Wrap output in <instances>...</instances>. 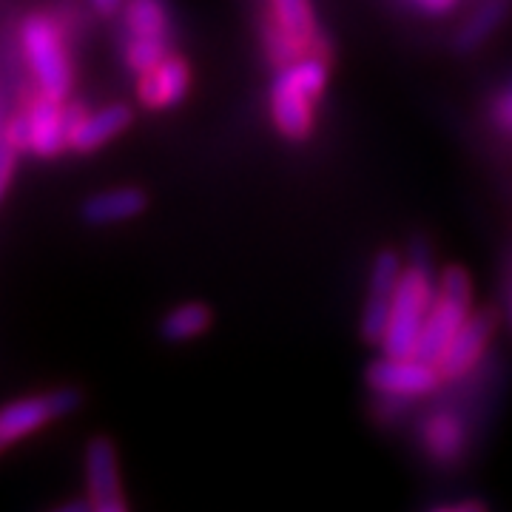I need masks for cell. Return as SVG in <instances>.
I'll return each instance as SVG.
<instances>
[{"label":"cell","instance_id":"cell-1","mask_svg":"<svg viewBox=\"0 0 512 512\" xmlns=\"http://www.w3.org/2000/svg\"><path fill=\"white\" fill-rule=\"evenodd\" d=\"M407 259L410 262L404 265L402 279H399L393 311H390V325H387L382 342V353L387 356H416L427 313L439 293L433 254L424 239H413Z\"/></svg>","mask_w":512,"mask_h":512},{"label":"cell","instance_id":"cell-2","mask_svg":"<svg viewBox=\"0 0 512 512\" xmlns=\"http://www.w3.org/2000/svg\"><path fill=\"white\" fill-rule=\"evenodd\" d=\"M328 86V60L305 55L282 66L271 83V114L276 131L291 140L305 143L313 134V100H319Z\"/></svg>","mask_w":512,"mask_h":512},{"label":"cell","instance_id":"cell-3","mask_svg":"<svg viewBox=\"0 0 512 512\" xmlns=\"http://www.w3.org/2000/svg\"><path fill=\"white\" fill-rule=\"evenodd\" d=\"M470 313H473V282H470V276L461 268H447L439 276V293H436V302L427 313L416 356L424 362L439 365L441 353L447 350L458 328L470 319Z\"/></svg>","mask_w":512,"mask_h":512},{"label":"cell","instance_id":"cell-4","mask_svg":"<svg viewBox=\"0 0 512 512\" xmlns=\"http://www.w3.org/2000/svg\"><path fill=\"white\" fill-rule=\"evenodd\" d=\"M20 37H23V52L35 72L40 92L66 100L72 89V69H69L66 46L55 23L43 15H32L23 20Z\"/></svg>","mask_w":512,"mask_h":512},{"label":"cell","instance_id":"cell-5","mask_svg":"<svg viewBox=\"0 0 512 512\" xmlns=\"http://www.w3.org/2000/svg\"><path fill=\"white\" fill-rule=\"evenodd\" d=\"M80 404H83V393L77 387H57L52 393L26 396L0 407V453L9 450L15 441L46 427L49 421L72 416L74 410H80Z\"/></svg>","mask_w":512,"mask_h":512},{"label":"cell","instance_id":"cell-6","mask_svg":"<svg viewBox=\"0 0 512 512\" xmlns=\"http://www.w3.org/2000/svg\"><path fill=\"white\" fill-rule=\"evenodd\" d=\"M402 256L390 248H382L379 254L373 256V265H370V279H367V296L365 308H362V339L367 345H376L382 348L384 333L390 325V311H393V299H396V288H399V279H402Z\"/></svg>","mask_w":512,"mask_h":512},{"label":"cell","instance_id":"cell-7","mask_svg":"<svg viewBox=\"0 0 512 512\" xmlns=\"http://www.w3.org/2000/svg\"><path fill=\"white\" fill-rule=\"evenodd\" d=\"M441 376L439 365L424 362L419 356H387L370 362L365 370V382L379 396H399V399H416L433 393Z\"/></svg>","mask_w":512,"mask_h":512},{"label":"cell","instance_id":"cell-8","mask_svg":"<svg viewBox=\"0 0 512 512\" xmlns=\"http://www.w3.org/2000/svg\"><path fill=\"white\" fill-rule=\"evenodd\" d=\"M86 487H89L94 512L128 510L123 484H120V467H117V447L109 436H94L86 444Z\"/></svg>","mask_w":512,"mask_h":512},{"label":"cell","instance_id":"cell-9","mask_svg":"<svg viewBox=\"0 0 512 512\" xmlns=\"http://www.w3.org/2000/svg\"><path fill=\"white\" fill-rule=\"evenodd\" d=\"M495 319L493 311H478L470 313V319L458 328V333L450 339L447 350L441 353L439 370L444 379H458L464 373H470L478 365V359L484 356V350L493 339Z\"/></svg>","mask_w":512,"mask_h":512},{"label":"cell","instance_id":"cell-10","mask_svg":"<svg viewBox=\"0 0 512 512\" xmlns=\"http://www.w3.org/2000/svg\"><path fill=\"white\" fill-rule=\"evenodd\" d=\"M140 103L151 111H163L180 106L191 86V69L183 57L165 55L154 69L140 74Z\"/></svg>","mask_w":512,"mask_h":512},{"label":"cell","instance_id":"cell-11","mask_svg":"<svg viewBox=\"0 0 512 512\" xmlns=\"http://www.w3.org/2000/svg\"><path fill=\"white\" fill-rule=\"evenodd\" d=\"M146 208V191L134 188V185H123V188H109V191H100V194L89 197V200L83 202V208H80V217H83L86 225L109 228V225L137 220Z\"/></svg>","mask_w":512,"mask_h":512},{"label":"cell","instance_id":"cell-12","mask_svg":"<svg viewBox=\"0 0 512 512\" xmlns=\"http://www.w3.org/2000/svg\"><path fill=\"white\" fill-rule=\"evenodd\" d=\"M29 123H32V154L37 157H57L69 148V128L63 117V100L40 94L29 106Z\"/></svg>","mask_w":512,"mask_h":512},{"label":"cell","instance_id":"cell-13","mask_svg":"<svg viewBox=\"0 0 512 512\" xmlns=\"http://www.w3.org/2000/svg\"><path fill=\"white\" fill-rule=\"evenodd\" d=\"M131 120H134V111L126 103H114V106H106V109L94 111V114H86V120L74 128L69 146L74 151H80V154L97 151L100 146H106L109 140H114L117 134H123L131 126Z\"/></svg>","mask_w":512,"mask_h":512},{"label":"cell","instance_id":"cell-14","mask_svg":"<svg viewBox=\"0 0 512 512\" xmlns=\"http://www.w3.org/2000/svg\"><path fill=\"white\" fill-rule=\"evenodd\" d=\"M268 9L308 49V55L330 60V46H325V37L319 32V23H316V15H313L311 0H268Z\"/></svg>","mask_w":512,"mask_h":512},{"label":"cell","instance_id":"cell-15","mask_svg":"<svg viewBox=\"0 0 512 512\" xmlns=\"http://www.w3.org/2000/svg\"><path fill=\"white\" fill-rule=\"evenodd\" d=\"M507 9H510V0H481L476 12L461 23V29L453 37V49L458 55H470L478 46H484L493 37L495 29L504 23Z\"/></svg>","mask_w":512,"mask_h":512},{"label":"cell","instance_id":"cell-16","mask_svg":"<svg viewBox=\"0 0 512 512\" xmlns=\"http://www.w3.org/2000/svg\"><path fill=\"white\" fill-rule=\"evenodd\" d=\"M421 444L427 456L439 464H453L464 450V427L453 413H436L421 424Z\"/></svg>","mask_w":512,"mask_h":512},{"label":"cell","instance_id":"cell-17","mask_svg":"<svg viewBox=\"0 0 512 512\" xmlns=\"http://www.w3.org/2000/svg\"><path fill=\"white\" fill-rule=\"evenodd\" d=\"M211 322H214V313L205 302H183L163 316L160 339L171 342V345H183V342L200 339L202 333H208Z\"/></svg>","mask_w":512,"mask_h":512},{"label":"cell","instance_id":"cell-18","mask_svg":"<svg viewBox=\"0 0 512 512\" xmlns=\"http://www.w3.org/2000/svg\"><path fill=\"white\" fill-rule=\"evenodd\" d=\"M123 29L134 40H163L168 43V9L163 0H126Z\"/></svg>","mask_w":512,"mask_h":512},{"label":"cell","instance_id":"cell-19","mask_svg":"<svg viewBox=\"0 0 512 512\" xmlns=\"http://www.w3.org/2000/svg\"><path fill=\"white\" fill-rule=\"evenodd\" d=\"M259 37H262L265 55H268V60L274 63L276 69H282V66L293 63V60L308 55V49H305V46H302V43L276 20V15L271 9H265V15L259 20Z\"/></svg>","mask_w":512,"mask_h":512},{"label":"cell","instance_id":"cell-20","mask_svg":"<svg viewBox=\"0 0 512 512\" xmlns=\"http://www.w3.org/2000/svg\"><path fill=\"white\" fill-rule=\"evenodd\" d=\"M165 55H168V43H163V40H134V37L123 40V57H126V66L134 74H146Z\"/></svg>","mask_w":512,"mask_h":512},{"label":"cell","instance_id":"cell-21","mask_svg":"<svg viewBox=\"0 0 512 512\" xmlns=\"http://www.w3.org/2000/svg\"><path fill=\"white\" fill-rule=\"evenodd\" d=\"M3 137L18 148V151H29L32 148V123H29V114L23 111L18 117H12V123L6 126Z\"/></svg>","mask_w":512,"mask_h":512},{"label":"cell","instance_id":"cell-22","mask_svg":"<svg viewBox=\"0 0 512 512\" xmlns=\"http://www.w3.org/2000/svg\"><path fill=\"white\" fill-rule=\"evenodd\" d=\"M15 163H18V148L12 146L6 137H0V200L6 197V188L12 183Z\"/></svg>","mask_w":512,"mask_h":512},{"label":"cell","instance_id":"cell-23","mask_svg":"<svg viewBox=\"0 0 512 512\" xmlns=\"http://www.w3.org/2000/svg\"><path fill=\"white\" fill-rule=\"evenodd\" d=\"M493 120L512 134V89L501 92L493 103Z\"/></svg>","mask_w":512,"mask_h":512},{"label":"cell","instance_id":"cell-24","mask_svg":"<svg viewBox=\"0 0 512 512\" xmlns=\"http://www.w3.org/2000/svg\"><path fill=\"white\" fill-rule=\"evenodd\" d=\"M436 510H444V512H481L487 510V504L484 501H450V504H444V507H436Z\"/></svg>","mask_w":512,"mask_h":512},{"label":"cell","instance_id":"cell-25","mask_svg":"<svg viewBox=\"0 0 512 512\" xmlns=\"http://www.w3.org/2000/svg\"><path fill=\"white\" fill-rule=\"evenodd\" d=\"M123 3H126V0H92L94 12H97V15H103V18H111L114 12H120V9H123Z\"/></svg>","mask_w":512,"mask_h":512},{"label":"cell","instance_id":"cell-26","mask_svg":"<svg viewBox=\"0 0 512 512\" xmlns=\"http://www.w3.org/2000/svg\"><path fill=\"white\" fill-rule=\"evenodd\" d=\"M94 504L92 498H72V501H63L57 512H92Z\"/></svg>","mask_w":512,"mask_h":512},{"label":"cell","instance_id":"cell-27","mask_svg":"<svg viewBox=\"0 0 512 512\" xmlns=\"http://www.w3.org/2000/svg\"><path fill=\"white\" fill-rule=\"evenodd\" d=\"M510 3H512V0H510Z\"/></svg>","mask_w":512,"mask_h":512}]
</instances>
